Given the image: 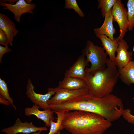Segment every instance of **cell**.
<instances>
[{
    "mask_svg": "<svg viewBox=\"0 0 134 134\" xmlns=\"http://www.w3.org/2000/svg\"><path fill=\"white\" fill-rule=\"evenodd\" d=\"M49 107L57 112L78 110L91 112L112 122L118 115L120 103L118 97L112 94L99 98L88 93L60 104L49 105Z\"/></svg>",
    "mask_w": 134,
    "mask_h": 134,
    "instance_id": "cell-1",
    "label": "cell"
},
{
    "mask_svg": "<svg viewBox=\"0 0 134 134\" xmlns=\"http://www.w3.org/2000/svg\"><path fill=\"white\" fill-rule=\"evenodd\" d=\"M62 124L72 134H102L112 125L100 115L78 110L65 112Z\"/></svg>",
    "mask_w": 134,
    "mask_h": 134,
    "instance_id": "cell-2",
    "label": "cell"
},
{
    "mask_svg": "<svg viewBox=\"0 0 134 134\" xmlns=\"http://www.w3.org/2000/svg\"><path fill=\"white\" fill-rule=\"evenodd\" d=\"M119 70L109 58L104 68L92 73H86L84 79L88 93L97 97L111 94L119 78Z\"/></svg>",
    "mask_w": 134,
    "mask_h": 134,
    "instance_id": "cell-3",
    "label": "cell"
},
{
    "mask_svg": "<svg viewBox=\"0 0 134 134\" xmlns=\"http://www.w3.org/2000/svg\"><path fill=\"white\" fill-rule=\"evenodd\" d=\"M103 47L95 45L91 41L88 40L85 47L82 50V54L91 63L90 67L86 68V73H92L106 66L108 55Z\"/></svg>",
    "mask_w": 134,
    "mask_h": 134,
    "instance_id": "cell-4",
    "label": "cell"
},
{
    "mask_svg": "<svg viewBox=\"0 0 134 134\" xmlns=\"http://www.w3.org/2000/svg\"><path fill=\"white\" fill-rule=\"evenodd\" d=\"M35 88L31 80L28 79L26 85V92L27 97L34 104L38 105L40 108L43 110L50 109L48 102L51 96L55 94L54 88H48L47 92L44 94L35 92L34 91Z\"/></svg>",
    "mask_w": 134,
    "mask_h": 134,
    "instance_id": "cell-5",
    "label": "cell"
},
{
    "mask_svg": "<svg viewBox=\"0 0 134 134\" xmlns=\"http://www.w3.org/2000/svg\"><path fill=\"white\" fill-rule=\"evenodd\" d=\"M54 90L55 94L48 100V104L49 105L60 104L73 100L81 96L88 93L87 88L71 90L57 87L54 88Z\"/></svg>",
    "mask_w": 134,
    "mask_h": 134,
    "instance_id": "cell-6",
    "label": "cell"
},
{
    "mask_svg": "<svg viewBox=\"0 0 134 134\" xmlns=\"http://www.w3.org/2000/svg\"><path fill=\"white\" fill-rule=\"evenodd\" d=\"M112 14L113 21L116 22L119 26L120 39H123L128 31V23L127 9L120 0H117L112 8Z\"/></svg>",
    "mask_w": 134,
    "mask_h": 134,
    "instance_id": "cell-7",
    "label": "cell"
},
{
    "mask_svg": "<svg viewBox=\"0 0 134 134\" xmlns=\"http://www.w3.org/2000/svg\"><path fill=\"white\" fill-rule=\"evenodd\" d=\"M47 130L46 127L36 126L32 122H28L26 121L22 122L20 118H18L13 125L3 129L1 130V132L6 134H17L18 133L30 134L39 131H46Z\"/></svg>",
    "mask_w": 134,
    "mask_h": 134,
    "instance_id": "cell-8",
    "label": "cell"
},
{
    "mask_svg": "<svg viewBox=\"0 0 134 134\" xmlns=\"http://www.w3.org/2000/svg\"><path fill=\"white\" fill-rule=\"evenodd\" d=\"M0 5L3 6V9L8 10L12 12L14 15V19L18 23L20 21L21 15L25 13H29L33 14L32 11L36 7L33 3H28L24 0H19L15 4H8L2 2Z\"/></svg>",
    "mask_w": 134,
    "mask_h": 134,
    "instance_id": "cell-9",
    "label": "cell"
},
{
    "mask_svg": "<svg viewBox=\"0 0 134 134\" xmlns=\"http://www.w3.org/2000/svg\"><path fill=\"white\" fill-rule=\"evenodd\" d=\"M129 46L127 43L123 39H120L114 63L118 69L123 68L132 60V53L128 51Z\"/></svg>",
    "mask_w": 134,
    "mask_h": 134,
    "instance_id": "cell-10",
    "label": "cell"
},
{
    "mask_svg": "<svg viewBox=\"0 0 134 134\" xmlns=\"http://www.w3.org/2000/svg\"><path fill=\"white\" fill-rule=\"evenodd\" d=\"M88 63L86 57L82 54L80 55L69 69L66 70L65 76L84 80L86 74V67Z\"/></svg>",
    "mask_w": 134,
    "mask_h": 134,
    "instance_id": "cell-11",
    "label": "cell"
},
{
    "mask_svg": "<svg viewBox=\"0 0 134 134\" xmlns=\"http://www.w3.org/2000/svg\"><path fill=\"white\" fill-rule=\"evenodd\" d=\"M39 108L38 105L34 104L31 107H27L24 109V114L27 116L35 115L38 119L43 121L45 126L50 127V121L52 120L54 121L55 120L53 116L54 111L50 109L41 111L39 110Z\"/></svg>",
    "mask_w": 134,
    "mask_h": 134,
    "instance_id": "cell-12",
    "label": "cell"
},
{
    "mask_svg": "<svg viewBox=\"0 0 134 134\" xmlns=\"http://www.w3.org/2000/svg\"><path fill=\"white\" fill-rule=\"evenodd\" d=\"M104 22L100 27L94 29V31L96 35L103 34L112 40L114 38L113 35L116 33L115 29L113 24V21L112 14V9L105 14Z\"/></svg>",
    "mask_w": 134,
    "mask_h": 134,
    "instance_id": "cell-13",
    "label": "cell"
},
{
    "mask_svg": "<svg viewBox=\"0 0 134 134\" xmlns=\"http://www.w3.org/2000/svg\"><path fill=\"white\" fill-rule=\"evenodd\" d=\"M0 28L5 33L9 44L13 46V38L18 33L14 23L7 16L0 13Z\"/></svg>",
    "mask_w": 134,
    "mask_h": 134,
    "instance_id": "cell-14",
    "label": "cell"
},
{
    "mask_svg": "<svg viewBox=\"0 0 134 134\" xmlns=\"http://www.w3.org/2000/svg\"><path fill=\"white\" fill-rule=\"evenodd\" d=\"M96 36L101 42L103 48L109 56V58L114 62L116 57L115 53L118 47L120 40L119 37L114 38V40H112L103 34L98 35H96Z\"/></svg>",
    "mask_w": 134,
    "mask_h": 134,
    "instance_id": "cell-15",
    "label": "cell"
},
{
    "mask_svg": "<svg viewBox=\"0 0 134 134\" xmlns=\"http://www.w3.org/2000/svg\"><path fill=\"white\" fill-rule=\"evenodd\" d=\"M58 87L71 90L87 88L84 80L66 76H64L62 80L59 81Z\"/></svg>",
    "mask_w": 134,
    "mask_h": 134,
    "instance_id": "cell-16",
    "label": "cell"
},
{
    "mask_svg": "<svg viewBox=\"0 0 134 134\" xmlns=\"http://www.w3.org/2000/svg\"><path fill=\"white\" fill-rule=\"evenodd\" d=\"M119 70V78L122 82L128 86L131 84H134V61H130Z\"/></svg>",
    "mask_w": 134,
    "mask_h": 134,
    "instance_id": "cell-17",
    "label": "cell"
},
{
    "mask_svg": "<svg viewBox=\"0 0 134 134\" xmlns=\"http://www.w3.org/2000/svg\"><path fill=\"white\" fill-rule=\"evenodd\" d=\"M53 111L57 115V120L56 122L52 120L50 121L49 131L47 134H55L59 131L63 129L62 123L65 112Z\"/></svg>",
    "mask_w": 134,
    "mask_h": 134,
    "instance_id": "cell-18",
    "label": "cell"
},
{
    "mask_svg": "<svg viewBox=\"0 0 134 134\" xmlns=\"http://www.w3.org/2000/svg\"><path fill=\"white\" fill-rule=\"evenodd\" d=\"M127 6L128 20L127 29L131 31L134 27V0H128Z\"/></svg>",
    "mask_w": 134,
    "mask_h": 134,
    "instance_id": "cell-19",
    "label": "cell"
},
{
    "mask_svg": "<svg viewBox=\"0 0 134 134\" xmlns=\"http://www.w3.org/2000/svg\"><path fill=\"white\" fill-rule=\"evenodd\" d=\"M117 0H98V9H101L103 17L106 13L112 9Z\"/></svg>",
    "mask_w": 134,
    "mask_h": 134,
    "instance_id": "cell-20",
    "label": "cell"
},
{
    "mask_svg": "<svg viewBox=\"0 0 134 134\" xmlns=\"http://www.w3.org/2000/svg\"><path fill=\"white\" fill-rule=\"evenodd\" d=\"M0 95L7 100L15 110H16L13 99L10 96L7 84L1 78H0Z\"/></svg>",
    "mask_w": 134,
    "mask_h": 134,
    "instance_id": "cell-21",
    "label": "cell"
},
{
    "mask_svg": "<svg viewBox=\"0 0 134 134\" xmlns=\"http://www.w3.org/2000/svg\"><path fill=\"white\" fill-rule=\"evenodd\" d=\"M64 8L65 9H72L81 17H84V15L79 7L76 0H65Z\"/></svg>",
    "mask_w": 134,
    "mask_h": 134,
    "instance_id": "cell-22",
    "label": "cell"
},
{
    "mask_svg": "<svg viewBox=\"0 0 134 134\" xmlns=\"http://www.w3.org/2000/svg\"><path fill=\"white\" fill-rule=\"evenodd\" d=\"M122 116L129 123L134 124V115L131 113V110L129 109H125Z\"/></svg>",
    "mask_w": 134,
    "mask_h": 134,
    "instance_id": "cell-23",
    "label": "cell"
},
{
    "mask_svg": "<svg viewBox=\"0 0 134 134\" xmlns=\"http://www.w3.org/2000/svg\"><path fill=\"white\" fill-rule=\"evenodd\" d=\"M9 44L8 38L4 31L0 28V44L8 47Z\"/></svg>",
    "mask_w": 134,
    "mask_h": 134,
    "instance_id": "cell-24",
    "label": "cell"
},
{
    "mask_svg": "<svg viewBox=\"0 0 134 134\" xmlns=\"http://www.w3.org/2000/svg\"><path fill=\"white\" fill-rule=\"evenodd\" d=\"M12 50L8 47H3L0 45V63H2V59L3 55L6 53L11 51Z\"/></svg>",
    "mask_w": 134,
    "mask_h": 134,
    "instance_id": "cell-25",
    "label": "cell"
},
{
    "mask_svg": "<svg viewBox=\"0 0 134 134\" xmlns=\"http://www.w3.org/2000/svg\"><path fill=\"white\" fill-rule=\"evenodd\" d=\"M0 103L4 105L8 106L10 104V102L6 99L0 95Z\"/></svg>",
    "mask_w": 134,
    "mask_h": 134,
    "instance_id": "cell-26",
    "label": "cell"
},
{
    "mask_svg": "<svg viewBox=\"0 0 134 134\" xmlns=\"http://www.w3.org/2000/svg\"><path fill=\"white\" fill-rule=\"evenodd\" d=\"M41 132L42 131H39L33 133L31 134L21 133L18 134H40L41 133Z\"/></svg>",
    "mask_w": 134,
    "mask_h": 134,
    "instance_id": "cell-27",
    "label": "cell"
},
{
    "mask_svg": "<svg viewBox=\"0 0 134 134\" xmlns=\"http://www.w3.org/2000/svg\"><path fill=\"white\" fill-rule=\"evenodd\" d=\"M55 134H61V133L60 131H59Z\"/></svg>",
    "mask_w": 134,
    "mask_h": 134,
    "instance_id": "cell-28",
    "label": "cell"
},
{
    "mask_svg": "<svg viewBox=\"0 0 134 134\" xmlns=\"http://www.w3.org/2000/svg\"><path fill=\"white\" fill-rule=\"evenodd\" d=\"M133 51L134 52V46L133 47V49H132Z\"/></svg>",
    "mask_w": 134,
    "mask_h": 134,
    "instance_id": "cell-29",
    "label": "cell"
},
{
    "mask_svg": "<svg viewBox=\"0 0 134 134\" xmlns=\"http://www.w3.org/2000/svg\"></svg>",
    "mask_w": 134,
    "mask_h": 134,
    "instance_id": "cell-30",
    "label": "cell"
}]
</instances>
